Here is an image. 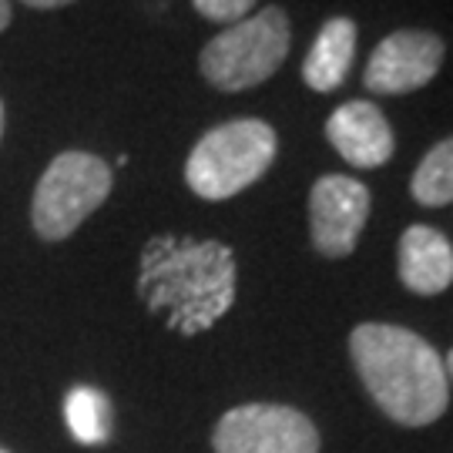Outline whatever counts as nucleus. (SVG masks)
I'll use <instances>...</instances> for the list:
<instances>
[{
  "instance_id": "nucleus-1",
  "label": "nucleus",
  "mask_w": 453,
  "mask_h": 453,
  "mask_svg": "<svg viewBox=\"0 0 453 453\" xmlns=\"http://www.w3.org/2000/svg\"><path fill=\"white\" fill-rule=\"evenodd\" d=\"M239 265L219 239L151 235L138 262V296L168 329L198 336L235 303Z\"/></svg>"
},
{
  "instance_id": "nucleus-2",
  "label": "nucleus",
  "mask_w": 453,
  "mask_h": 453,
  "mask_svg": "<svg viewBox=\"0 0 453 453\" xmlns=\"http://www.w3.org/2000/svg\"><path fill=\"white\" fill-rule=\"evenodd\" d=\"M349 357L372 403L400 426H430L447 413L450 380L440 353L420 333L393 323H359Z\"/></svg>"
},
{
  "instance_id": "nucleus-3",
  "label": "nucleus",
  "mask_w": 453,
  "mask_h": 453,
  "mask_svg": "<svg viewBox=\"0 0 453 453\" xmlns=\"http://www.w3.org/2000/svg\"><path fill=\"white\" fill-rule=\"evenodd\" d=\"M279 138L262 118H235L198 138L185 162V181L205 202H226L273 168Z\"/></svg>"
},
{
  "instance_id": "nucleus-4",
  "label": "nucleus",
  "mask_w": 453,
  "mask_h": 453,
  "mask_svg": "<svg viewBox=\"0 0 453 453\" xmlns=\"http://www.w3.org/2000/svg\"><path fill=\"white\" fill-rule=\"evenodd\" d=\"M292 48V20L282 7H265L215 34L198 54V71L215 91H249L269 81L286 65Z\"/></svg>"
},
{
  "instance_id": "nucleus-5",
  "label": "nucleus",
  "mask_w": 453,
  "mask_h": 453,
  "mask_svg": "<svg viewBox=\"0 0 453 453\" xmlns=\"http://www.w3.org/2000/svg\"><path fill=\"white\" fill-rule=\"evenodd\" d=\"M114 175L91 151H61L34 188L31 222L44 242H65L111 195Z\"/></svg>"
},
{
  "instance_id": "nucleus-6",
  "label": "nucleus",
  "mask_w": 453,
  "mask_h": 453,
  "mask_svg": "<svg viewBox=\"0 0 453 453\" xmlns=\"http://www.w3.org/2000/svg\"><path fill=\"white\" fill-rule=\"evenodd\" d=\"M215 453H319V430L303 410L286 403H242L211 434Z\"/></svg>"
},
{
  "instance_id": "nucleus-7",
  "label": "nucleus",
  "mask_w": 453,
  "mask_h": 453,
  "mask_svg": "<svg viewBox=\"0 0 453 453\" xmlns=\"http://www.w3.org/2000/svg\"><path fill=\"white\" fill-rule=\"evenodd\" d=\"M372 195L349 175H323L309 192V235L323 259H346L370 222Z\"/></svg>"
},
{
  "instance_id": "nucleus-8",
  "label": "nucleus",
  "mask_w": 453,
  "mask_h": 453,
  "mask_svg": "<svg viewBox=\"0 0 453 453\" xmlns=\"http://www.w3.org/2000/svg\"><path fill=\"white\" fill-rule=\"evenodd\" d=\"M443 58H447V44L440 34L403 27L376 44L363 71V84L372 95H410L437 78Z\"/></svg>"
},
{
  "instance_id": "nucleus-9",
  "label": "nucleus",
  "mask_w": 453,
  "mask_h": 453,
  "mask_svg": "<svg viewBox=\"0 0 453 453\" xmlns=\"http://www.w3.org/2000/svg\"><path fill=\"white\" fill-rule=\"evenodd\" d=\"M326 138L353 168H383L396 151L387 114L372 101H346L326 121Z\"/></svg>"
},
{
  "instance_id": "nucleus-10",
  "label": "nucleus",
  "mask_w": 453,
  "mask_h": 453,
  "mask_svg": "<svg viewBox=\"0 0 453 453\" xmlns=\"http://www.w3.org/2000/svg\"><path fill=\"white\" fill-rule=\"evenodd\" d=\"M400 282L417 296H440L453 286V245L434 226H410L396 249Z\"/></svg>"
},
{
  "instance_id": "nucleus-11",
  "label": "nucleus",
  "mask_w": 453,
  "mask_h": 453,
  "mask_svg": "<svg viewBox=\"0 0 453 453\" xmlns=\"http://www.w3.org/2000/svg\"><path fill=\"white\" fill-rule=\"evenodd\" d=\"M357 20L353 17H329L323 24V31L316 34L312 48H309L306 61H303V81L319 91V95H329L336 91L349 67H353V58H357Z\"/></svg>"
},
{
  "instance_id": "nucleus-12",
  "label": "nucleus",
  "mask_w": 453,
  "mask_h": 453,
  "mask_svg": "<svg viewBox=\"0 0 453 453\" xmlns=\"http://www.w3.org/2000/svg\"><path fill=\"white\" fill-rule=\"evenodd\" d=\"M65 420L71 437L84 447H101L111 437V403L95 387H74L67 393Z\"/></svg>"
},
{
  "instance_id": "nucleus-13",
  "label": "nucleus",
  "mask_w": 453,
  "mask_h": 453,
  "mask_svg": "<svg viewBox=\"0 0 453 453\" xmlns=\"http://www.w3.org/2000/svg\"><path fill=\"white\" fill-rule=\"evenodd\" d=\"M410 195L423 209L453 205V134L437 142L420 158L413 181H410Z\"/></svg>"
},
{
  "instance_id": "nucleus-14",
  "label": "nucleus",
  "mask_w": 453,
  "mask_h": 453,
  "mask_svg": "<svg viewBox=\"0 0 453 453\" xmlns=\"http://www.w3.org/2000/svg\"><path fill=\"white\" fill-rule=\"evenodd\" d=\"M259 0H192V7L198 17H205L211 24H239L252 14Z\"/></svg>"
},
{
  "instance_id": "nucleus-15",
  "label": "nucleus",
  "mask_w": 453,
  "mask_h": 453,
  "mask_svg": "<svg viewBox=\"0 0 453 453\" xmlns=\"http://www.w3.org/2000/svg\"><path fill=\"white\" fill-rule=\"evenodd\" d=\"M27 7H37V11H54V7H67L74 0H24Z\"/></svg>"
},
{
  "instance_id": "nucleus-16",
  "label": "nucleus",
  "mask_w": 453,
  "mask_h": 453,
  "mask_svg": "<svg viewBox=\"0 0 453 453\" xmlns=\"http://www.w3.org/2000/svg\"><path fill=\"white\" fill-rule=\"evenodd\" d=\"M11 17H14L11 0H0V31H7V27H11Z\"/></svg>"
},
{
  "instance_id": "nucleus-17",
  "label": "nucleus",
  "mask_w": 453,
  "mask_h": 453,
  "mask_svg": "<svg viewBox=\"0 0 453 453\" xmlns=\"http://www.w3.org/2000/svg\"><path fill=\"white\" fill-rule=\"evenodd\" d=\"M443 370H447V380H453V349L447 353V359H443Z\"/></svg>"
},
{
  "instance_id": "nucleus-18",
  "label": "nucleus",
  "mask_w": 453,
  "mask_h": 453,
  "mask_svg": "<svg viewBox=\"0 0 453 453\" xmlns=\"http://www.w3.org/2000/svg\"><path fill=\"white\" fill-rule=\"evenodd\" d=\"M0 134H4V101H0Z\"/></svg>"
},
{
  "instance_id": "nucleus-19",
  "label": "nucleus",
  "mask_w": 453,
  "mask_h": 453,
  "mask_svg": "<svg viewBox=\"0 0 453 453\" xmlns=\"http://www.w3.org/2000/svg\"><path fill=\"white\" fill-rule=\"evenodd\" d=\"M0 453H7V450H0Z\"/></svg>"
}]
</instances>
